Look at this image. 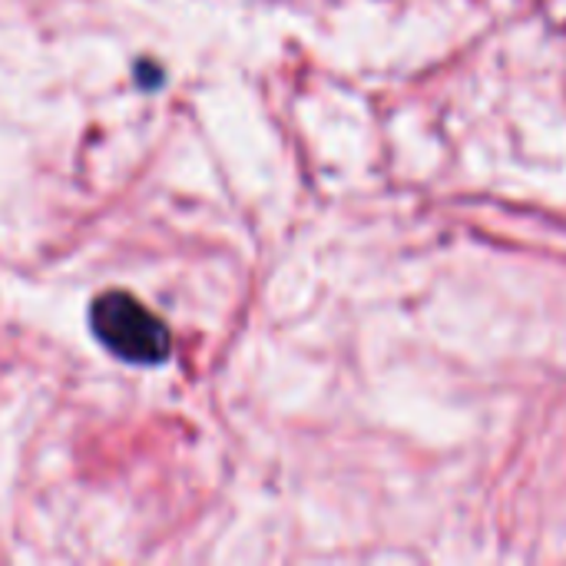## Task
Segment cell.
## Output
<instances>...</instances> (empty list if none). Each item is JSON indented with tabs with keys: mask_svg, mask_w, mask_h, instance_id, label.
I'll return each instance as SVG.
<instances>
[{
	"mask_svg": "<svg viewBox=\"0 0 566 566\" xmlns=\"http://www.w3.org/2000/svg\"><path fill=\"white\" fill-rule=\"evenodd\" d=\"M90 325L116 358L133 365H159L172 352L166 322L126 292H103L90 308Z\"/></svg>",
	"mask_w": 566,
	"mask_h": 566,
	"instance_id": "cell-1",
	"label": "cell"
}]
</instances>
